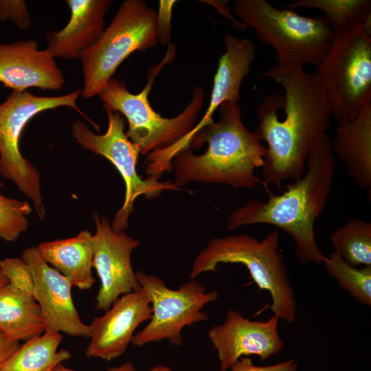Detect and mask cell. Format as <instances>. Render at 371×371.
Instances as JSON below:
<instances>
[{
	"label": "cell",
	"mask_w": 371,
	"mask_h": 371,
	"mask_svg": "<svg viewBox=\"0 0 371 371\" xmlns=\"http://www.w3.org/2000/svg\"><path fill=\"white\" fill-rule=\"evenodd\" d=\"M262 77L274 80L284 90L265 98L257 108L255 132L267 144L262 167L263 186L280 188L305 172L307 159L326 133L331 113L318 74L304 68H269Z\"/></svg>",
	"instance_id": "1"
},
{
	"label": "cell",
	"mask_w": 371,
	"mask_h": 371,
	"mask_svg": "<svg viewBox=\"0 0 371 371\" xmlns=\"http://www.w3.org/2000/svg\"><path fill=\"white\" fill-rule=\"evenodd\" d=\"M304 174L291 181L280 194L267 192L266 201L251 199L234 210L227 221L228 230L253 224H269L290 235L300 265H321L326 256L316 242L314 225L324 212L336 170L331 139L326 133L309 155Z\"/></svg>",
	"instance_id": "2"
},
{
	"label": "cell",
	"mask_w": 371,
	"mask_h": 371,
	"mask_svg": "<svg viewBox=\"0 0 371 371\" xmlns=\"http://www.w3.org/2000/svg\"><path fill=\"white\" fill-rule=\"evenodd\" d=\"M217 111L218 121L196 131L175 152L174 185L179 188L193 181L234 188L263 185L255 174L267 155L262 139L244 124L238 103L225 102Z\"/></svg>",
	"instance_id": "3"
},
{
	"label": "cell",
	"mask_w": 371,
	"mask_h": 371,
	"mask_svg": "<svg viewBox=\"0 0 371 371\" xmlns=\"http://www.w3.org/2000/svg\"><path fill=\"white\" fill-rule=\"evenodd\" d=\"M279 245L278 231L269 232L262 240L248 234L214 238L194 259L189 278L194 280L201 273L216 271L220 264H242L260 290L269 293L274 315L292 324L296 318L297 301Z\"/></svg>",
	"instance_id": "4"
},
{
	"label": "cell",
	"mask_w": 371,
	"mask_h": 371,
	"mask_svg": "<svg viewBox=\"0 0 371 371\" xmlns=\"http://www.w3.org/2000/svg\"><path fill=\"white\" fill-rule=\"evenodd\" d=\"M233 10L256 37L276 51L280 68H318L330 50L335 33L323 16L306 17L294 9H278L266 0H236Z\"/></svg>",
	"instance_id": "5"
},
{
	"label": "cell",
	"mask_w": 371,
	"mask_h": 371,
	"mask_svg": "<svg viewBox=\"0 0 371 371\" xmlns=\"http://www.w3.org/2000/svg\"><path fill=\"white\" fill-rule=\"evenodd\" d=\"M168 47L162 61L149 70L148 82L139 93H131L123 80L113 77L98 95L104 107L119 112L126 119V135L143 156L166 150L188 135L196 126L203 104L204 90L195 86L190 102L175 117H163L150 106L148 95L154 80L163 67L174 59L175 47Z\"/></svg>",
	"instance_id": "6"
},
{
	"label": "cell",
	"mask_w": 371,
	"mask_h": 371,
	"mask_svg": "<svg viewBox=\"0 0 371 371\" xmlns=\"http://www.w3.org/2000/svg\"><path fill=\"white\" fill-rule=\"evenodd\" d=\"M157 43L155 11L144 0L124 1L98 41L80 56L81 95L87 99L99 95L129 55Z\"/></svg>",
	"instance_id": "7"
},
{
	"label": "cell",
	"mask_w": 371,
	"mask_h": 371,
	"mask_svg": "<svg viewBox=\"0 0 371 371\" xmlns=\"http://www.w3.org/2000/svg\"><path fill=\"white\" fill-rule=\"evenodd\" d=\"M362 25L335 34L330 50L316 71L331 116L339 125L355 118L371 102V35Z\"/></svg>",
	"instance_id": "8"
},
{
	"label": "cell",
	"mask_w": 371,
	"mask_h": 371,
	"mask_svg": "<svg viewBox=\"0 0 371 371\" xmlns=\"http://www.w3.org/2000/svg\"><path fill=\"white\" fill-rule=\"evenodd\" d=\"M82 89L58 96H38L30 91H12L0 104V175L12 181L32 199L40 219L45 210L41 192L40 173L19 150L21 133L27 122L42 111L68 106L76 110L94 127L98 126L78 107Z\"/></svg>",
	"instance_id": "9"
},
{
	"label": "cell",
	"mask_w": 371,
	"mask_h": 371,
	"mask_svg": "<svg viewBox=\"0 0 371 371\" xmlns=\"http://www.w3.org/2000/svg\"><path fill=\"white\" fill-rule=\"evenodd\" d=\"M108 117L105 133H93L86 124L76 121L72 125V134L83 148L109 159L122 175L126 186L125 198L122 207L115 213L111 227L115 232L125 231L133 211L135 201L140 196L148 199L158 197L164 190H179L170 181H159L149 176L142 179L137 172L139 150L124 132L125 120L119 112L104 107Z\"/></svg>",
	"instance_id": "10"
},
{
	"label": "cell",
	"mask_w": 371,
	"mask_h": 371,
	"mask_svg": "<svg viewBox=\"0 0 371 371\" xmlns=\"http://www.w3.org/2000/svg\"><path fill=\"white\" fill-rule=\"evenodd\" d=\"M135 274L153 313L150 322L134 335L131 341L134 346L142 347L164 339L174 346H180L183 341L181 332L184 327L209 319L202 309L217 300V291L206 292L205 287L194 279L174 290L159 277L142 271Z\"/></svg>",
	"instance_id": "11"
},
{
	"label": "cell",
	"mask_w": 371,
	"mask_h": 371,
	"mask_svg": "<svg viewBox=\"0 0 371 371\" xmlns=\"http://www.w3.org/2000/svg\"><path fill=\"white\" fill-rule=\"evenodd\" d=\"M95 223L93 267L100 286L95 308L107 311L122 295L142 289L131 263V254L140 244L125 231L115 232L109 218L93 214Z\"/></svg>",
	"instance_id": "12"
},
{
	"label": "cell",
	"mask_w": 371,
	"mask_h": 371,
	"mask_svg": "<svg viewBox=\"0 0 371 371\" xmlns=\"http://www.w3.org/2000/svg\"><path fill=\"white\" fill-rule=\"evenodd\" d=\"M279 319L273 315L266 322L251 321L229 310L223 323L213 326L207 333L220 370L227 371L243 357L255 355L264 361L280 352L284 344L278 330Z\"/></svg>",
	"instance_id": "13"
},
{
	"label": "cell",
	"mask_w": 371,
	"mask_h": 371,
	"mask_svg": "<svg viewBox=\"0 0 371 371\" xmlns=\"http://www.w3.org/2000/svg\"><path fill=\"white\" fill-rule=\"evenodd\" d=\"M21 259L31 270L33 296L40 306L46 330L89 338V325L80 319L67 279L43 259L36 247L25 249Z\"/></svg>",
	"instance_id": "14"
},
{
	"label": "cell",
	"mask_w": 371,
	"mask_h": 371,
	"mask_svg": "<svg viewBox=\"0 0 371 371\" xmlns=\"http://www.w3.org/2000/svg\"><path fill=\"white\" fill-rule=\"evenodd\" d=\"M152 313L150 301L142 289L122 295L103 315L93 319L85 356L106 361L120 357L136 328L150 319Z\"/></svg>",
	"instance_id": "15"
},
{
	"label": "cell",
	"mask_w": 371,
	"mask_h": 371,
	"mask_svg": "<svg viewBox=\"0 0 371 371\" xmlns=\"http://www.w3.org/2000/svg\"><path fill=\"white\" fill-rule=\"evenodd\" d=\"M0 82L14 91L61 89L65 79L55 58L35 40L0 43Z\"/></svg>",
	"instance_id": "16"
},
{
	"label": "cell",
	"mask_w": 371,
	"mask_h": 371,
	"mask_svg": "<svg viewBox=\"0 0 371 371\" xmlns=\"http://www.w3.org/2000/svg\"><path fill=\"white\" fill-rule=\"evenodd\" d=\"M71 11L69 22L59 31L45 36L47 49L54 58H80L91 47L104 30V16L112 0H66Z\"/></svg>",
	"instance_id": "17"
},
{
	"label": "cell",
	"mask_w": 371,
	"mask_h": 371,
	"mask_svg": "<svg viewBox=\"0 0 371 371\" xmlns=\"http://www.w3.org/2000/svg\"><path fill=\"white\" fill-rule=\"evenodd\" d=\"M224 43L225 52L218 60L208 108L192 131L179 142L176 147L213 121V114L222 103H238L240 101L243 80L249 74L251 64L256 57L255 45L251 39L238 38L231 34H225Z\"/></svg>",
	"instance_id": "18"
},
{
	"label": "cell",
	"mask_w": 371,
	"mask_h": 371,
	"mask_svg": "<svg viewBox=\"0 0 371 371\" xmlns=\"http://www.w3.org/2000/svg\"><path fill=\"white\" fill-rule=\"evenodd\" d=\"M331 139L333 153L361 188H371V102L353 120L339 125Z\"/></svg>",
	"instance_id": "19"
},
{
	"label": "cell",
	"mask_w": 371,
	"mask_h": 371,
	"mask_svg": "<svg viewBox=\"0 0 371 371\" xmlns=\"http://www.w3.org/2000/svg\"><path fill=\"white\" fill-rule=\"evenodd\" d=\"M43 259L81 290L91 289L95 282L92 273L95 238L85 229L76 236L43 242L37 247Z\"/></svg>",
	"instance_id": "20"
},
{
	"label": "cell",
	"mask_w": 371,
	"mask_h": 371,
	"mask_svg": "<svg viewBox=\"0 0 371 371\" xmlns=\"http://www.w3.org/2000/svg\"><path fill=\"white\" fill-rule=\"evenodd\" d=\"M45 330L40 306L32 295L10 283L0 286V330L5 337L27 341Z\"/></svg>",
	"instance_id": "21"
},
{
	"label": "cell",
	"mask_w": 371,
	"mask_h": 371,
	"mask_svg": "<svg viewBox=\"0 0 371 371\" xmlns=\"http://www.w3.org/2000/svg\"><path fill=\"white\" fill-rule=\"evenodd\" d=\"M62 333L49 330L27 341L5 362L0 371H52L69 359V350L58 348Z\"/></svg>",
	"instance_id": "22"
},
{
	"label": "cell",
	"mask_w": 371,
	"mask_h": 371,
	"mask_svg": "<svg viewBox=\"0 0 371 371\" xmlns=\"http://www.w3.org/2000/svg\"><path fill=\"white\" fill-rule=\"evenodd\" d=\"M286 7L321 10L335 34L346 32L371 21L370 0H297Z\"/></svg>",
	"instance_id": "23"
},
{
	"label": "cell",
	"mask_w": 371,
	"mask_h": 371,
	"mask_svg": "<svg viewBox=\"0 0 371 371\" xmlns=\"http://www.w3.org/2000/svg\"><path fill=\"white\" fill-rule=\"evenodd\" d=\"M330 242L334 251L348 264L371 266V223L361 218H350L335 229Z\"/></svg>",
	"instance_id": "24"
},
{
	"label": "cell",
	"mask_w": 371,
	"mask_h": 371,
	"mask_svg": "<svg viewBox=\"0 0 371 371\" xmlns=\"http://www.w3.org/2000/svg\"><path fill=\"white\" fill-rule=\"evenodd\" d=\"M322 264L328 275L357 302L371 306V266L358 269L348 264L335 251L326 257Z\"/></svg>",
	"instance_id": "25"
},
{
	"label": "cell",
	"mask_w": 371,
	"mask_h": 371,
	"mask_svg": "<svg viewBox=\"0 0 371 371\" xmlns=\"http://www.w3.org/2000/svg\"><path fill=\"white\" fill-rule=\"evenodd\" d=\"M32 207L27 201L10 199L0 193V238L15 241L28 229L27 216Z\"/></svg>",
	"instance_id": "26"
},
{
	"label": "cell",
	"mask_w": 371,
	"mask_h": 371,
	"mask_svg": "<svg viewBox=\"0 0 371 371\" xmlns=\"http://www.w3.org/2000/svg\"><path fill=\"white\" fill-rule=\"evenodd\" d=\"M0 269L10 284L33 295V276L31 270L22 259L5 258L0 262Z\"/></svg>",
	"instance_id": "27"
},
{
	"label": "cell",
	"mask_w": 371,
	"mask_h": 371,
	"mask_svg": "<svg viewBox=\"0 0 371 371\" xmlns=\"http://www.w3.org/2000/svg\"><path fill=\"white\" fill-rule=\"evenodd\" d=\"M0 21H10L21 30L32 24L27 4L23 0H0Z\"/></svg>",
	"instance_id": "28"
},
{
	"label": "cell",
	"mask_w": 371,
	"mask_h": 371,
	"mask_svg": "<svg viewBox=\"0 0 371 371\" xmlns=\"http://www.w3.org/2000/svg\"><path fill=\"white\" fill-rule=\"evenodd\" d=\"M177 1L160 0L158 12L156 13V36L159 43L162 45H171L172 12Z\"/></svg>",
	"instance_id": "29"
},
{
	"label": "cell",
	"mask_w": 371,
	"mask_h": 371,
	"mask_svg": "<svg viewBox=\"0 0 371 371\" xmlns=\"http://www.w3.org/2000/svg\"><path fill=\"white\" fill-rule=\"evenodd\" d=\"M231 371H297V363L293 359L267 366H255L248 357H241L231 368Z\"/></svg>",
	"instance_id": "30"
},
{
	"label": "cell",
	"mask_w": 371,
	"mask_h": 371,
	"mask_svg": "<svg viewBox=\"0 0 371 371\" xmlns=\"http://www.w3.org/2000/svg\"><path fill=\"white\" fill-rule=\"evenodd\" d=\"M199 1L212 6L219 14L230 21L232 25L239 30L244 32L247 28L245 24L236 20L232 16L231 9L227 5L229 1L203 0Z\"/></svg>",
	"instance_id": "31"
},
{
	"label": "cell",
	"mask_w": 371,
	"mask_h": 371,
	"mask_svg": "<svg viewBox=\"0 0 371 371\" xmlns=\"http://www.w3.org/2000/svg\"><path fill=\"white\" fill-rule=\"evenodd\" d=\"M20 346L19 342L10 340L0 330V369Z\"/></svg>",
	"instance_id": "32"
},
{
	"label": "cell",
	"mask_w": 371,
	"mask_h": 371,
	"mask_svg": "<svg viewBox=\"0 0 371 371\" xmlns=\"http://www.w3.org/2000/svg\"><path fill=\"white\" fill-rule=\"evenodd\" d=\"M52 371H78L69 368L64 366L63 363H60L56 366ZM106 371H136V369L133 363L131 361H126L123 363L119 366H115L109 368Z\"/></svg>",
	"instance_id": "33"
},
{
	"label": "cell",
	"mask_w": 371,
	"mask_h": 371,
	"mask_svg": "<svg viewBox=\"0 0 371 371\" xmlns=\"http://www.w3.org/2000/svg\"><path fill=\"white\" fill-rule=\"evenodd\" d=\"M150 371H173L170 368L164 365H157L151 368Z\"/></svg>",
	"instance_id": "34"
},
{
	"label": "cell",
	"mask_w": 371,
	"mask_h": 371,
	"mask_svg": "<svg viewBox=\"0 0 371 371\" xmlns=\"http://www.w3.org/2000/svg\"><path fill=\"white\" fill-rule=\"evenodd\" d=\"M8 283H9V282L7 278L3 273L2 270L0 269V286Z\"/></svg>",
	"instance_id": "35"
},
{
	"label": "cell",
	"mask_w": 371,
	"mask_h": 371,
	"mask_svg": "<svg viewBox=\"0 0 371 371\" xmlns=\"http://www.w3.org/2000/svg\"><path fill=\"white\" fill-rule=\"evenodd\" d=\"M2 186H3V184L0 182V187Z\"/></svg>",
	"instance_id": "36"
}]
</instances>
